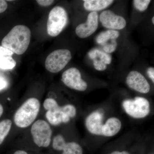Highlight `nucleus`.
<instances>
[{"label": "nucleus", "instance_id": "14", "mask_svg": "<svg viewBox=\"0 0 154 154\" xmlns=\"http://www.w3.org/2000/svg\"><path fill=\"white\" fill-rule=\"evenodd\" d=\"M14 54L10 50L0 46V69H12L16 66L17 63L12 57Z\"/></svg>", "mask_w": 154, "mask_h": 154}, {"label": "nucleus", "instance_id": "25", "mask_svg": "<svg viewBox=\"0 0 154 154\" xmlns=\"http://www.w3.org/2000/svg\"><path fill=\"white\" fill-rule=\"evenodd\" d=\"M8 7V4L5 1L0 0V14L5 12Z\"/></svg>", "mask_w": 154, "mask_h": 154}, {"label": "nucleus", "instance_id": "20", "mask_svg": "<svg viewBox=\"0 0 154 154\" xmlns=\"http://www.w3.org/2000/svg\"><path fill=\"white\" fill-rule=\"evenodd\" d=\"M66 142L61 135H57L53 140L52 146L56 150L62 151Z\"/></svg>", "mask_w": 154, "mask_h": 154}, {"label": "nucleus", "instance_id": "6", "mask_svg": "<svg viewBox=\"0 0 154 154\" xmlns=\"http://www.w3.org/2000/svg\"><path fill=\"white\" fill-rule=\"evenodd\" d=\"M122 106L125 112L134 118H143L148 115L150 106L148 100L144 97H135L134 99L123 101Z\"/></svg>", "mask_w": 154, "mask_h": 154}, {"label": "nucleus", "instance_id": "7", "mask_svg": "<svg viewBox=\"0 0 154 154\" xmlns=\"http://www.w3.org/2000/svg\"><path fill=\"white\" fill-rule=\"evenodd\" d=\"M71 53L68 49L56 50L48 56L45 67L51 73H57L64 68L72 59Z\"/></svg>", "mask_w": 154, "mask_h": 154}, {"label": "nucleus", "instance_id": "18", "mask_svg": "<svg viewBox=\"0 0 154 154\" xmlns=\"http://www.w3.org/2000/svg\"><path fill=\"white\" fill-rule=\"evenodd\" d=\"M12 122L6 119L0 122V145L2 144L8 135L12 127Z\"/></svg>", "mask_w": 154, "mask_h": 154}, {"label": "nucleus", "instance_id": "13", "mask_svg": "<svg viewBox=\"0 0 154 154\" xmlns=\"http://www.w3.org/2000/svg\"><path fill=\"white\" fill-rule=\"evenodd\" d=\"M121 122L119 119L113 117L108 119L103 125L102 135L111 137L117 134L121 129Z\"/></svg>", "mask_w": 154, "mask_h": 154}, {"label": "nucleus", "instance_id": "23", "mask_svg": "<svg viewBox=\"0 0 154 154\" xmlns=\"http://www.w3.org/2000/svg\"><path fill=\"white\" fill-rule=\"evenodd\" d=\"M93 64L95 69L99 71H105L107 68V65L96 58L93 60Z\"/></svg>", "mask_w": 154, "mask_h": 154}, {"label": "nucleus", "instance_id": "30", "mask_svg": "<svg viewBox=\"0 0 154 154\" xmlns=\"http://www.w3.org/2000/svg\"><path fill=\"white\" fill-rule=\"evenodd\" d=\"M3 112H4V107L2 104H0V118L2 115Z\"/></svg>", "mask_w": 154, "mask_h": 154}, {"label": "nucleus", "instance_id": "19", "mask_svg": "<svg viewBox=\"0 0 154 154\" xmlns=\"http://www.w3.org/2000/svg\"><path fill=\"white\" fill-rule=\"evenodd\" d=\"M62 151V154H83L81 146L74 142L66 143Z\"/></svg>", "mask_w": 154, "mask_h": 154}, {"label": "nucleus", "instance_id": "1", "mask_svg": "<svg viewBox=\"0 0 154 154\" xmlns=\"http://www.w3.org/2000/svg\"><path fill=\"white\" fill-rule=\"evenodd\" d=\"M31 35V31L28 27L24 25H17L3 38L2 46L14 53L21 55L28 49Z\"/></svg>", "mask_w": 154, "mask_h": 154}, {"label": "nucleus", "instance_id": "28", "mask_svg": "<svg viewBox=\"0 0 154 154\" xmlns=\"http://www.w3.org/2000/svg\"><path fill=\"white\" fill-rule=\"evenodd\" d=\"M108 154H129V153H128V152L126 151H114L112 152L111 153Z\"/></svg>", "mask_w": 154, "mask_h": 154}, {"label": "nucleus", "instance_id": "29", "mask_svg": "<svg viewBox=\"0 0 154 154\" xmlns=\"http://www.w3.org/2000/svg\"><path fill=\"white\" fill-rule=\"evenodd\" d=\"M14 154H28L27 152L23 150H19L15 152V153Z\"/></svg>", "mask_w": 154, "mask_h": 154}, {"label": "nucleus", "instance_id": "21", "mask_svg": "<svg viewBox=\"0 0 154 154\" xmlns=\"http://www.w3.org/2000/svg\"><path fill=\"white\" fill-rule=\"evenodd\" d=\"M150 0H134L133 1L135 8L140 12L145 11L150 3Z\"/></svg>", "mask_w": 154, "mask_h": 154}, {"label": "nucleus", "instance_id": "2", "mask_svg": "<svg viewBox=\"0 0 154 154\" xmlns=\"http://www.w3.org/2000/svg\"><path fill=\"white\" fill-rule=\"evenodd\" d=\"M40 108L39 100L35 98L28 99L17 109L14 117V123L18 127L30 126L36 119Z\"/></svg>", "mask_w": 154, "mask_h": 154}, {"label": "nucleus", "instance_id": "15", "mask_svg": "<svg viewBox=\"0 0 154 154\" xmlns=\"http://www.w3.org/2000/svg\"><path fill=\"white\" fill-rule=\"evenodd\" d=\"M84 7L87 11L96 12L106 8L113 3L111 0H85Z\"/></svg>", "mask_w": 154, "mask_h": 154}, {"label": "nucleus", "instance_id": "8", "mask_svg": "<svg viewBox=\"0 0 154 154\" xmlns=\"http://www.w3.org/2000/svg\"><path fill=\"white\" fill-rule=\"evenodd\" d=\"M62 81L67 87L76 91H84L88 88L87 83L82 79L81 72L76 68H71L64 72Z\"/></svg>", "mask_w": 154, "mask_h": 154}, {"label": "nucleus", "instance_id": "10", "mask_svg": "<svg viewBox=\"0 0 154 154\" xmlns=\"http://www.w3.org/2000/svg\"><path fill=\"white\" fill-rule=\"evenodd\" d=\"M126 83L130 88L141 94H147L150 86L145 77L139 72L132 71L127 76Z\"/></svg>", "mask_w": 154, "mask_h": 154}, {"label": "nucleus", "instance_id": "22", "mask_svg": "<svg viewBox=\"0 0 154 154\" xmlns=\"http://www.w3.org/2000/svg\"><path fill=\"white\" fill-rule=\"evenodd\" d=\"M104 52L107 54L111 53L115 51L117 46V42L116 39L110 40L109 42H107L102 45Z\"/></svg>", "mask_w": 154, "mask_h": 154}, {"label": "nucleus", "instance_id": "9", "mask_svg": "<svg viewBox=\"0 0 154 154\" xmlns=\"http://www.w3.org/2000/svg\"><path fill=\"white\" fill-rule=\"evenodd\" d=\"M99 20L103 27L110 30H121L126 25V20L123 17L116 15L110 10L103 11L100 14Z\"/></svg>", "mask_w": 154, "mask_h": 154}, {"label": "nucleus", "instance_id": "31", "mask_svg": "<svg viewBox=\"0 0 154 154\" xmlns=\"http://www.w3.org/2000/svg\"><path fill=\"white\" fill-rule=\"evenodd\" d=\"M152 22L153 24H154V17H153L152 18Z\"/></svg>", "mask_w": 154, "mask_h": 154}, {"label": "nucleus", "instance_id": "17", "mask_svg": "<svg viewBox=\"0 0 154 154\" xmlns=\"http://www.w3.org/2000/svg\"><path fill=\"white\" fill-rule=\"evenodd\" d=\"M89 57L92 60L99 58V60L102 61L105 64H110L112 61V57L109 54L106 53L100 50L94 48L91 50L88 53Z\"/></svg>", "mask_w": 154, "mask_h": 154}, {"label": "nucleus", "instance_id": "5", "mask_svg": "<svg viewBox=\"0 0 154 154\" xmlns=\"http://www.w3.org/2000/svg\"><path fill=\"white\" fill-rule=\"evenodd\" d=\"M45 109L47 110L45 116L50 124L54 126L61 123H66L70 120V118L65 113L63 106H60L55 99L47 98L43 103Z\"/></svg>", "mask_w": 154, "mask_h": 154}, {"label": "nucleus", "instance_id": "26", "mask_svg": "<svg viewBox=\"0 0 154 154\" xmlns=\"http://www.w3.org/2000/svg\"><path fill=\"white\" fill-rule=\"evenodd\" d=\"M147 73L149 78L151 79L153 83H154V68L152 67L149 68L147 70Z\"/></svg>", "mask_w": 154, "mask_h": 154}, {"label": "nucleus", "instance_id": "3", "mask_svg": "<svg viewBox=\"0 0 154 154\" xmlns=\"http://www.w3.org/2000/svg\"><path fill=\"white\" fill-rule=\"evenodd\" d=\"M66 11L60 6L54 7L50 12L47 28L48 35L55 37L59 35L67 24Z\"/></svg>", "mask_w": 154, "mask_h": 154}, {"label": "nucleus", "instance_id": "4", "mask_svg": "<svg viewBox=\"0 0 154 154\" xmlns=\"http://www.w3.org/2000/svg\"><path fill=\"white\" fill-rule=\"evenodd\" d=\"M31 134L33 141L39 147L46 148L50 144L52 131L47 122L38 119L31 126Z\"/></svg>", "mask_w": 154, "mask_h": 154}, {"label": "nucleus", "instance_id": "11", "mask_svg": "<svg viewBox=\"0 0 154 154\" xmlns=\"http://www.w3.org/2000/svg\"><path fill=\"white\" fill-rule=\"evenodd\" d=\"M99 25V16L97 12H91L88 15L86 23L80 24L76 27L75 33L81 38L91 36L96 31Z\"/></svg>", "mask_w": 154, "mask_h": 154}, {"label": "nucleus", "instance_id": "16", "mask_svg": "<svg viewBox=\"0 0 154 154\" xmlns=\"http://www.w3.org/2000/svg\"><path fill=\"white\" fill-rule=\"evenodd\" d=\"M119 33L117 30H108L99 33L96 38V41L98 44L103 45L107 42L112 39L118 38Z\"/></svg>", "mask_w": 154, "mask_h": 154}, {"label": "nucleus", "instance_id": "27", "mask_svg": "<svg viewBox=\"0 0 154 154\" xmlns=\"http://www.w3.org/2000/svg\"><path fill=\"white\" fill-rule=\"evenodd\" d=\"M7 82L3 77L0 76V91L7 87Z\"/></svg>", "mask_w": 154, "mask_h": 154}, {"label": "nucleus", "instance_id": "24", "mask_svg": "<svg viewBox=\"0 0 154 154\" xmlns=\"http://www.w3.org/2000/svg\"><path fill=\"white\" fill-rule=\"evenodd\" d=\"M36 2L39 5L42 7H48L54 2V1L52 0H37Z\"/></svg>", "mask_w": 154, "mask_h": 154}, {"label": "nucleus", "instance_id": "12", "mask_svg": "<svg viewBox=\"0 0 154 154\" xmlns=\"http://www.w3.org/2000/svg\"><path fill=\"white\" fill-rule=\"evenodd\" d=\"M103 115L100 111L91 113L86 119V126L88 131L93 134L102 135Z\"/></svg>", "mask_w": 154, "mask_h": 154}]
</instances>
